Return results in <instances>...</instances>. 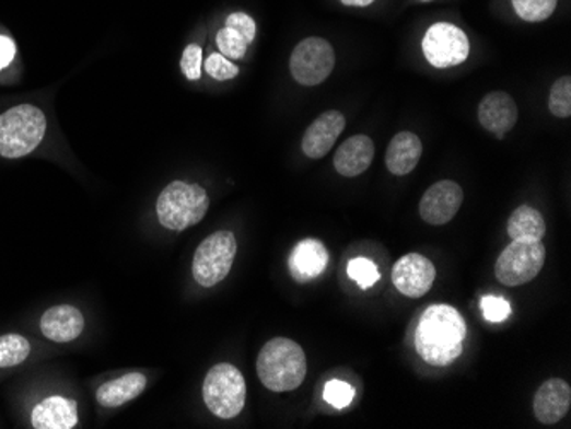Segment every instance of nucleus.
Returning a JSON list of instances; mask_svg holds the SVG:
<instances>
[{
  "label": "nucleus",
  "instance_id": "39448f33",
  "mask_svg": "<svg viewBox=\"0 0 571 429\" xmlns=\"http://www.w3.org/2000/svg\"><path fill=\"white\" fill-rule=\"evenodd\" d=\"M203 403L214 416L233 419L242 413L247 401V383L242 371L230 363H220L209 370L202 385Z\"/></svg>",
  "mask_w": 571,
  "mask_h": 429
},
{
  "label": "nucleus",
  "instance_id": "bb28decb",
  "mask_svg": "<svg viewBox=\"0 0 571 429\" xmlns=\"http://www.w3.org/2000/svg\"><path fill=\"white\" fill-rule=\"evenodd\" d=\"M325 403L336 407V409H346L351 406L354 398V389L342 380H330L324 389Z\"/></svg>",
  "mask_w": 571,
  "mask_h": 429
},
{
  "label": "nucleus",
  "instance_id": "393cba45",
  "mask_svg": "<svg viewBox=\"0 0 571 429\" xmlns=\"http://www.w3.org/2000/svg\"><path fill=\"white\" fill-rule=\"evenodd\" d=\"M215 45L220 47L221 55H224L226 59L238 60L245 57L250 44L238 32L224 26L215 36Z\"/></svg>",
  "mask_w": 571,
  "mask_h": 429
},
{
  "label": "nucleus",
  "instance_id": "4be33fe9",
  "mask_svg": "<svg viewBox=\"0 0 571 429\" xmlns=\"http://www.w3.org/2000/svg\"><path fill=\"white\" fill-rule=\"evenodd\" d=\"M32 352V344L20 334L0 336V368H12L23 363Z\"/></svg>",
  "mask_w": 571,
  "mask_h": 429
},
{
  "label": "nucleus",
  "instance_id": "473e14b6",
  "mask_svg": "<svg viewBox=\"0 0 571 429\" xmlns=\"http://www.w3.org/2000/svg\"><path fill=\"white\" fill-rule=\"evenodd\" d=\"M341 2L349 8H366V5L373 4L375 0H341Z\"/></svg>",
  "mask_w": 571,
  "mask_h": 429
},
{
  "label": "nucleus",
  "instance_id": "a211bd4d",
  "mask_svg": "<svg viewBox=\"0 0 571 429\" xmlns=\"http://www.w3.org/2000/svg\"><path fill=\"white\" fill-rule=\"evenodd\" d=\"M32 425L35 429H72L78 425V403L72 398H45L33 409Z\"/></svg>",
  "mask_w": 571,
  "mask_h": 429
},
{
  "label": "nucleus",
  "instance_id": "1a4fd4ad",
  "mask_svg": "<svg viewBox=\"0 0 571 429\" xmlns=\"http://www.w3.org/2000/svg\"><path fill=\"white\" fill-rule=\"evenodd\" d=\"M469 38L461 27L451 23H436L423 36V54L436 69L461 66L469 57Z\"/></svg>",
  "mask_w": 571,
  "mask_h": 429
},
{
  "label": "nucleus",
  "instance_id": "2f4dec72",
  "mask_svg": "<svg viewBox=\"0 0 571 429\" xmlns=\"http://www.w3.org/2000/svg\"><path fill=\"white\" fill-rule=\"evenodd\" d=\"M16 57V45L8 36H0V69H4Z\"/></svg>",
  "mask_w": 571,
  "mask_h": 429
},
{
  "label": "nucleus",
  "instance_id": "6e6552de",
  "mask_svg": "<svg viewBox=\"0 0 571 429\" xmlns=\"http://www.w3.org/2000/svg\"><path fill=\"white\" fill-rule=\"evenodd\" d=\"M334 66H336V54L333 45L317 36L303 39L291 54V74L294 81L303 86L322 84L334 71Z\"/></svg>",
  "mask_w": 571,
  "mask_h": 429
},
{
  "label": "nucleus",
  "instance_id": "aec40b11",
  "mask_svg": "<svg viewBox=\"0 0 571 429\" xmlns=\"http://www.w3.org/2000/svg\"><path fill=\"white\" fill-rule=\"evenodd\" d=\"M145 385H148L145 375L133 371L120 379L103 383L96 392V401L103 407H120L138 398L144 392Z\"/></svg>",
  "mask_w": 571,
  "mask_h": 429
},
{
  "label": "nucleus",
  "instance_id": "7ed1b4c3",
  "mask_svg": "<svg viewBox=\"0 0 571 429\" xmlns=\"http://www.w3.org/2000/svg\"><path fill=\"white\" fill-rule=\"evenodd\" d=\"M47 132L44 112L33 105H20L0 115V156L16 160L38 148Z\"/></svg>",
  "mask_w": 571,
  "mask_h": 429
},
{
  "label": "nucleus",
  "instance_id": "ddd939ff",
  "mask_svg": "<svg viewBox=\"0 0 571 429\" xmlns=\"http://www.w3.org/2000/svg\"><path fill=\"white\" fill-rule=\"evenodd\" d=\"M345 127L346 118L341 112H325L306 129L302 139V151L312 160H321L334 148Z\"/></svg>",
  "mask_w": 571,
  "mask_h": 429
},
{
  "label": "nucleus",
  "instance_id": "c85d7f7f",
  "mask_svg": "<svg viewBox=\"0 0 571 429\" xmlns=\"http://www.w3.org/2000/svg\"><path fill=\"white\" fill-rule=\"evenodd\" d=\"M482 315L486 321L493 322V324H501L509 318L512 309H510L509 301L501 297H485L481 300Z\"/></svg>",
  "mask_w": 571,
  "mask_h": 429
},
{
  "label": "nucleus",
  "instance_id": "6ab92c4d",
  "mask_svg": "<svg viewBox=\"0 0 571 429\" xmlns=\"http://www.w3.org/2000/svg\"><path fill=\"white\" fill-rule=\"evenodd\" d=\"M421 156H423L421 139L412 132H399L388 144L385 163L392 175L404 176L409 175L418 166Z\"/></svg>",
  "mask_w": 571,
  "mask_h": 429
},
{
  "label": "nucleus",
  "instance_id": "f03ea898",
  "mask_svg": "<svg viewBox=\"0 0 571 429\" xmlns=\"http://www.w3.org/2000/svg\"><path fill=\"white\" fill-rule=\"evenodd\" d=\"M257 375L272 392H291L306 376V358L300 344L276 337L258 352Z\"/></svg>",
  "mask_w": 571,
  "mask_h": 429
},
{
  "label": "nucleus",
  "instance_id": "c756f323",
  "mask_svg": "<svg viewBox=\"0 0 571 429\" xmlns=\"http://www.w3.org/2000/svg\"><path fill=\"white\" fill-rule=\"evenodd\" d=\"M182 71L185 78L197 81L202 74V48L199 45H188L182 55Z\"/></svg>",
  "mask_w": 571,
  "mask_h": 429
},
{
  "label": "nucleus",
  "instance_id": "f3484780",
  "mask_svg": "<svg viewBox=\"0 0 571 429\" xmlns=\"http://www.w3.org/2000/svg\"><path fill=\"white\" fill-rule=\"evenodd\" d=\"M375 156V146L369 136H352L334 154V166L339 175L354 178L366 172Z\"/></svg>",
  "mask_w": 571,
  "mask_h": 429
},
{
  "label": "nucleus",
  "instance_id": "412c9836",
  "mask_svg": "<svg viewBox=\"0 0 571 429\" xmlns=\"http://www.w3.org/2000/svg\"><path fill=\"white\" fill-rule=\"evenodd\" d=\"M509 234L512 240H533L539 242L546 234V223L534 207L522 206L509 219Z\"/></svg>",
  "mask_w": 571,
  "mask_h": 429
},
{
  "label": "nucleus",
  "instance_id": "4468645a",
  "mask_svg": "<svg viewBox=\"0 0 571 429\" xmlns=\"http://www.w3.org/2000/svg\"><path fill=\"white\" fill-rule=\"evenodd\" d=\"M39 328L54 343H72L83 334L84 316L72 304H57L44 313Z\"/></svg>",
  "mask_w": 571,
  "mask_h": 429
},
{
  "label": "nucleus",
  "instance_id": "dca6fc26",
  "mask_svg": "<svg viewBox=\"0 0 571 429\" xmlns=\"http://www.w3.org/2000/svg\"><path fill=\"white\" fill-rule=\"evenodd\" d=\"M327 264H329V252L324 243L314 239L298 243L288 260L291 276L298 282H308L318 278L327 269Z\"/></svg>",
  "mask_w": 571,
  "mask_h": 429
},
{
  "label": "nucleus",
  "instance_id": "0eeeda50",
  "mask_svg": "<svg viewBox=\"0 0 571 429\" xmlns=\"http://www.w3.org/2000/svg\"><path fill=\"white\" fill-rule=\"evenodd\" d=\"M546 262V246L533 240H513L498 257L494 274L505 286H522L536 279Z\"/></svg>",
  "mask_w": 571,
  "mask_h": 429
},
{
  "label": "nucleus",
  "instance_id": "f257e3e1",
  "mask_svg": "<svg viewBox=\"0 0 571 429\" xmlns=\"http://www.w3.org/2000/svg\"><path fill=\"white\" fill-rule=\"evenodd\" d=\"M466 322L451 304L424 310L416 328V351L431 367H448L462 355Z\"/></svg>",
  "mask_w": 571,
  "mask_h": 429
},
{
  "label": "nucleus",
  "instance_id": "7c9ffc66",
  "mask_svg": "<svg viewBox=\"0 0 571 429\" xmlns=\"http://www.w3.org/2000/svg\"><path fill=\"white\" fill-rule=\"evenodd\" d=\"M226 26L238 32L243 38L247 39L248 44L254 42L255 33H257V24H255V21L252 20L248 14H245V12H235V14L228 16Z\"/></svg>",
  "mask_w": 571,
  "mask_h": 429
},
{
  "label": "nucleus",
  "instance_id": "9d476101",
  "mask_svg": "<svg viewBox=\"0 0 571 429\" xmlns=\"http://www.w3.org/2000/svg\"><path fill=\"white\" fill-rule=\"evenodd\" d=\"M464 202V190L452 179H442L431 185L419 202V215L424 223L442 227L457 216Z\"/></svg>",
  "mask_w": 571,
  "mask_h": 429
},
{
  "label": "nucleus",
  "instance_id": "423d86ee",
  "mask_svg": "<svg viewBox=\"0 0 571 429\" xmlns=\"http://www.w3.org/2000/svg\"><path fill=\"white\" fill-rule=\"evenodd\" d=\"M236 257V239L231 231H218L203 240L194 255L193 276L197 285L212 288L230 274Z\"/></svg>",
  "mask_w": 571,
  "mask_h": 429
},
{
  "label": "nucleus",
  "instance_id": "a878e982",
  "mask_svg": "<svg viewBox=\"0 0 571 429\" xmlns=\"http://www.w3.org/2000/svg\"><path fill=\"white\" fill-rule=\"evenodd\" d=\"M348 276L358 282L361 289H370L380 281L378 267L369 258H352L348 264Z\"/></svg>",
  "mask_w": 571,
  "mask_h": 429
},
{
  "label": "nucleus",
  "instance_id": "9b49d317",
  "mask_svg": "<svg viewBox=\"0 0 571 429\" xmlns=\"http://www.w3.org/2000/svg\"><path fill=\"white\" fill-rule=\"evenodd\" d=\"M436 278L433 262L419 254H407L392 269V282L404 297L421 298Z\"/></svg>",
  "mask_w": 571,
  "mask_h": 429
},
{
  "label": "nucleus",
  "instance_id": "b1692460",
  "mask_svg": "<svg viewBox=\"0 0 571 429\" xmlns=\"http://www.w3.org/2000/svg\"><path fill=\"white\" fill-rule=\"evenodd\" d=\"M549 112L555 117L568 118L571 115V78L563 76L552 84L549 91Z\"/></svg>",
  "mask_w": 571,
  "mask_h": 429
},
{
  "label": "nucleus",
  "instance_id": "20e7f679",
  "mask_svg": "<svg viewBox=\"0 0 571 429\" xmlns=\"http://www.w3.org/2000/svg\"><path fill=\"white\" fill-rule=\"evenodd\" d=\"M209 209L208 192L200 185L176 179L158 197L160 223L172 231H184L202 221Z\"/></svg>",
  "mask_w": 571,
  "mask_h": 429
},
{
  "label": "nucleus",
  "instance_id": "f8f14e48",
  "mask_svg": "<svg viewBox=\"0 0 571 429\" xmlns=\"http://www.w3.org/2000/svg\"><path fill=\"white\" fill-rule=\"evenodd\" d=\"M479 124L488 132L494 134L498 139H503L518 120V108L515 100L503 91H493L486 94L478 108Z\"/></svg>",
  "mask_w": 571,
  "mask_h": 429
},
{
  "label": "nucleus",
  "instance_id": "2eb2a0df",
  "mask_svg": "<svg viewBox=\"0 0 571 429\" xmlns=\"http://www.w3.org/2000/svg\"><path fill=\"white\" fill-rule=\"evenodd\" d=\"M571 406V389L560 379L544 382L534 397V414L543 425H556L567 416Z\"/></svg>",
  "mask_w": 571,
  "mask_h": 429
},
{
  "label": "nucleus",
  "instance_id": "72a5a7b5",
  "mask_svg": "<svg viewBox=\"0 0 571 429\" xmlns=\"http://www.w3.org/2000/svg\"><path fill=\"white\" fill-rule=\"evenodd\" d=\"M421 2H430V0H421Z\"/></svg>",
  "mask_w": 571,
  "mask_h": 429
},
{
  "label": "nucleus",
  "instance_id": "cd10ccee",
  "mask_svg": "<svg viewBox=\"0 0 571 429\" xmlns=\"http://www.w3.org/2000/svg\"><path fill=\"white\" fill-rule=\"evenodd\" d=\"M206 72L215 81H230L240 74L238 67L233 63V60L226 59L224 55L212 54L206 60Z\"/></svg>",
  "mask_w": 571,
  "mask_h": 429
},
{
  "label": "nucleus",
  "instance_id": "5701e85b",
  "mask_svg": "<svg viewBox=\"0 0 571 429\" xmlns=\"http://www.w3.org/2000/svg\"><path fill=\"white\" fill-rule=\"evenodd\" d=\"M512 4L521 20L540 23L552 16L558 0H512Z\"/></svg>",
  "mask_w": 571,
  "mask_h": 429
}]
</instances>
